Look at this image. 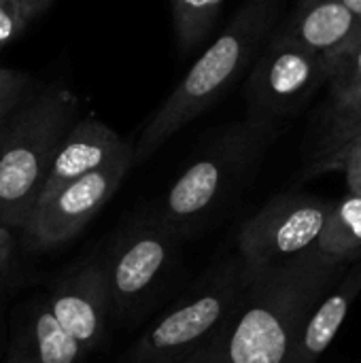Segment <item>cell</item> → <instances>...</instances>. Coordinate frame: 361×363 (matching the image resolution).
Here are the masks:
<instances>
[{"mask_svg":"<svg viewBox=\"0 0 361 363\" xmlns=\"http://www.w3.org/2000/svg\"><path fill=\"white\" fill-rule=\"evenodd\" d=\"M347 266V262L313 249L285 266L251 272L226 323L187 359L289 363L311 315Z\"/></svg>","mask_w":361,"mask_h":363,"instance_id":"cell-1","label":"cell"},{"mask_svg":"<svg viewBox=\"0 0 361 363\" xmlns=\"http://www.w3.org/2000/svg\"><path fill=\"white\" fill-rule=\"evenodd\" d=\"M279 15V0H249L230 26L194 62L189 72L170 91L143 128L136 162L153 155L181 128L198 119L230 91L260 55Z\"/></svg>","mask_w":361,"mask_h":363,"instance_id":"cell-2","label":"cell"},{"mask_svg":"<svg viewBox=\"0 0 361 363\" xmlns=\"http://www.w3.org/2000/svg\"><path fill=\"white\" fill-rule=\"evenodd\" d=\"M274 136V121L249 117L228 125L185 166L153 213L183 238L204 228L243 189Z\"/></svg>","mask_w":361,"mask_h":363,"instance_id":"cell-3","label":"cell"},{"mask_svg":"<svg viewBox=\"0 0 361 363\" xmlns=\"http://www.w3.org/2000/svg\"><path fill=\"white\" fill-rule=\"evenodd\" d=\"M79 100L68 89H49L30 100L0 140V225L23 230L36 206L53 160L77 123Z\"/></svg>","mask_w":361,"mask_h":363,"instance_id":"cell-4","label":"cell"},{"mask_svg":"<svg viewBox=\"0 0 361 363\" xmlns=\"http://www.w3.org/2000/svg\"><path fill=\"white\" fill-rule=\"evenodd\" d=\"M249 277L240 257L217 264L143 332L126 363H179L198 353L226 323Z\"/></svg>","mask_w":361,"mask_h":363,"instance_id":"cell-5","label":"cell"},{"mask_svg":"<svg viewBox=\"0 0 361 363\" xmlns=\"http://www.w3.org/2000/svg\"><path fill=\"white\" fill-rule=\"evenodd\" d=\"M183 236L155 213L121 232L102 259L111 294V315L134 317L164 289L179 259Z\"/></svg>","mask_w":361,"mask_h":363,"instance_id":"cell-6","label":"cell"},{"mask_svg":"<svg viewBox=\"0 0 361 363\" xmlns=\"http://www.w3.org/2000/svg\"><path fill=\"white\" fill-rule=\"evenodd\" d=\"M332 202L306 194L270 200L238 232V257L251 272L285 266L317 249Z\"/></svg>","mask_w":361,"mask_h":363,"instance_id":"cell-7","label":"cell"},{"mask_svg":"<svg viewBox=\"0 0 361 363\" xmlns=\"http://www.w3.org/2000/svg\"><path fill=\"white\" fill-rule=\"evenodd\" d=\"M334 66L287 32L272 38L260 53L247 81L251 117L274 121L304 104L330 83Z\"/></svg>","mask_w":361,"mask_h":363,"instance_id":"cell-8","label":"cell"},{"mask_svg":"<svg viewBox=\"0 0 361 363\" xmlns=\"http://www.w3.org/2000/svg\"><path fill=\"white\" fill-rule=\"evenodd\" d=\"M134 164V147H128L111 164L40 196L23 225L26 240L45 251L74 238L115 196Z\"/></svg>","mask_w":361,"mask_h":363,"instance_id":"cell-9","label":"cell"},{"mask_svg":"<svg viewBox=\"0 0 361 363\" xmlns=\"http://www.w3.org/2000/svg\"><path fill=\"white\" fill-rule=\"evenodd\" d=\"M47 302L57 323L77 338L87 353L94 351L104 338L106 319L111 315L104 262L94 257L72 270L55 285Z\"/></svg>","mask_w":361,"mask_h":363,"instance_id":"cell-10","label":"cell"},{"mask_svg":"<svg viewBox=\"0 0 361 363\" xmlns=\"http://www.w3.org/2000/svg\"><path fill=\"white\" fill-rule=\"evenodd\" d=\"M285 32L336 68L361 36V15L343 0H302Z\"/></svg>","mask_w":361,"mask_h":363,"instance_id":"cell-11","label":"cell"},{"mask_svg":"<svg viewBox=\"0 0 361 363\" xmlns=\"http://www.w3.org/2000/svg\"><path fill=\"white\" fill-rule=\"evenodd\" d=\"M130 145L104 121L94 119V117L77 121L68 130L53 160L51 172L47 177V183L40 196L51 194L57 187L111 164Z\"/></svg>","mask_w":361,"mask_h":363,"instance_id":"cell-12","label":"cell"},{"mask_svg":"<svg viewBox=\"0 0 361 363\" xmlns=\"http://www.w3.org/2000/svg\"><path fill=\"white\" fill-rule=\"evenodd\" d=\"M85 353L57 323L47 298H38L19 315L4 363H83Z\"/></svg>","mask_w":361,"mask_h":363,"instance_id":"cell-13","label":"cell"},{"mask_svg":"<svg viewBox=\"0 0 361 363\" xmlns=\"http://www.w3.org/2000/svg\"><path fill=\"white\" fill-rule=\"evenodd\" d=\"M361 294V257L351 262L311 315L289 363H317L340 332L349 308Z\"/></svg>","mask_w":361,"mask_h":363,"instance_id":"cell-14","label":"cell"},{"mask_svg":"<svg viewBox=\"0 0 361 363\" xmlns=\"http://www.w3.org/2000/svg\"><path fill=\"white\" fill-rule=\"evenodd\" d=\"M361 140V89L332 98L326 130L319 138L311 174L343 170L349 151Z\"/></svg>","mask_w":361,"mask_h":363,"instance_id":"cell-15","label":"cell"},{"mask_svg":"<svg viewBox=\"0 0 361 363\" xmlns=\"http://www.w3.org/2000/svg\"><path fill=\"white\" fill-rule=\"evenodd\" d=\"M319 251L347 264L361 257V196L349 194L332 206L321 232Z\"/></svg>","mask_w":361,"mask_h":363,"instance_id":"cell-16","label":"cell"},{"mask_svg":"<svg viewBox=\"0 0 361 363\" xmlns=\"http://www.w3.org/2000/svg\"><path fill=\"white\" fill-rule=\"evenodd\" d=\"M226 0H170L179 43L187 49L198 45L213 28Z\"/></svg>","mask_w":361,"mask_h":363,"instance_id":"cell-17","label":"cell"},{"mask_svg":"<svg viewBox=\"0 0 361 363\" xmlns=\"http://www.w3.org/2000/svg\"><path fill=\"white\" fill-rule=\"evenodd\" d=\"M330 87L334 98H343L361 89V36L336 64Z\"/></svg>","mask_w":361,"mask_h":363,"instance_id":"cell-18","label":"cell"},{"mask_svg":"<svg viewBox=\"0 0 361 363\" xmlns=\"http://www.w3.org/2000/svg\"><path fill=\"white\" fill-rule=\"evenodd\" d=\"M30 87V77L13 68H0V121L21 102Z\"/></svg>","mask_w":361,"mask_h":363,"instance_id":"cell-19","label":"cell"},{"mask_svg":"<svg viewBox=\"0 0 361 363\" xmlns=\"http://www.w3.org/2000/svg\"><path fill=\"white\" fill-rule=\"evenodd\" d=\"M26 19L19 11L17 0H0V49L21 34Z\"/></svg>","mask_w":361,"mask_h":363,"instance_id":"cell-20","label":"cell"},{"mask_svg":"<svg viewBox=\"0 0 361 363\" xmlns=\"http://www.w3.org/2000/svg\"><path fill=\"white\" fill-rule=\"evenodd\" d=\"M343 170H345V177H347L349 194L361 196V140L349 151Z\"/></svg>","mask_w":361,"mask_h":363,"instance_id":"cell-21","label":"cell"},{"mask_svg":"<svg viewBox=\"0 0 361 363\" xmlns=\"http://www.w3.org/2000/svg\"><path fill=\"white\" fill-rule=\"evenodd\" d=\"M13 264V236L11 230L0 225V285L6 281Z\"/></svg>","mask_w":361,"mask_h":363,"instance_id":"cell-22","label":"cell"},{"mask_svg":"<svg viewBox=\"0 0 361 363\" xmlns=\"http://www.w3.org/2000/svg\"><path fill=\"white\" fill-rule=\"evenodd\" d=\"M49 2H51V0H17L19 11H21V15H23L26 23H28L32 17H36L45 6H49Z\"/></svg>","mask_w":361,"mask_h":363,"instance_id":"cell-23","label":"cell"},{"mask_svg":"<svg viewBox=\"0 0 361 363\" xmlns=\"http://www.w3.org/2000/svg\"><path fill=\"white\" fill-rule=\"evenodd\" d=\"M345 4H349L355 13H360L361 15V0H343Z\"/></svg>","mask_w":361,"mask_h":363,"instance_id":"cell-24","label":"cell"},{"mask_svg":"<svg viewBox=\"0 0 361 363\" xmlns=\"http://www.w3.org/2000/svg\"><path fill=\"white\" fill-rule=\"evenodd\" d=\"M4 123L6 121H0V140H2V134H4Z\"/></svg>","mask_w":361,"mask_h":363,"instance_id":"cell-25","label":"cell"},{"mask_svg":"<svg viewBox=\"0 0 361 363\" xmlns=\"http://www.w3.org/2000/svg\"><path fill=\"white\" fill-rule=\"evenodd\" d=\"M179 363H191V362H189V359H185V362H179Z\"/></svg>","mask_w":361,"mask_h":363,"instance_id":"cell-26","label":"cell"}]
</instances>
